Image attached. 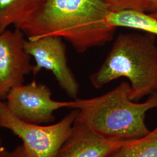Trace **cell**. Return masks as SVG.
<instances>
[{"label": "cell", "mask_w": 157, "mask_h": 157, "mask_svg": "<svg viewBox=\"0 0 157 157\" xmlns=\"http://www.w3.org/2000/svg\"><path fill=\"white\" fill-rule=\"evenodd\" d=\"M78 110L72 109L56 124L42 125L23 121L9 111L0 100V128L10 130L22 141L29 157H56L71 136Z\"/></svg>", "instance_id": "cell-4"}, {"label": "cell", "mask_w": 157, "mask_h": 157, "mask_svg": "<svg viewBox=\"0 0 157 157\" xmlns=\"http://www.w3.org/2000/svg\"><path fill=\"white\" fill-rule=\"evenodd\" d=\"M6 151V150L4 148V147L2 146V142H1L0 143V157H4Z\"/></svg>", "instance_id": "cell-15"}, {"label": "cell", "mask_w": 157, "mask_h": 157, "mask_svg": "<svg viewBox=\"0 0 157 157\" xmlns=\"http://www.w3.org/2000/svg\"><path fill=\"white\" fill-rule=\"evenodd\" d=\"M109 12L100 0H39L17 29L28 40L61 37L83 53L112 40L116 28L107 22Z\"/></svg>", "instance_id": "cell-1"}, {"label": "cell", "mask_w": 157, "mask_h": 157, "mask_svg": "<svg viewBox=\"0 0 157 157\" xmlns=\"http://www.w3.org/2000/svg\"><path fill=\"white\" fill-rule=\"evenodd\" d=\"M62 39L50 36L37 39H26L25 49L35 61L32 72L34 76L43 69L50 71L67 94L75 100L78 98L79 86L68 65L67 49Z\"/></svg>", "instance_id": "cell-6"}, {"label": "cell", "mask_w": 157, "mask_h": 157, "mask_svg": "<svg viewBox=\"0 0 157 157\" xmlns=\"http://www.w3.org/2000/svg\"><path fill=\"white\" fill-rule=\"evenodd\" d=\"M107 20L110 25L116 28L133 29L157 36V17L152 14L132 10L110 12Z\"/></svg>", "instance_id": "cell-9"}, {"label": "cell", "mask_w": 157, "mask_h": 157, "mask_svg": "<svg viewBox=\"0 0 157 157\" xmlns=\"http://www.w3.org/2000/svg\"><path fill=\"white\" fill-rule=\"evenodd\" d=\"M121 78L129 80L130 97L140 100L157 91V44L152 34L121 33L100 68L90 76L99 89Z\"/></svg>", "instance_id": "cell-3"}, {"label": "cell", "mask_w": 157, "mask_h": 157, "mask_svg": "<svg viewBox=\"0 0 157 157\" xmlns=\"http://www.w3.org/2000/svg\"><path fill=\"white\" fill-rule=\"evenodd\" d=\"M130 91L129 82H122L99 97L75 99L72 109L78 110L76 121L109 140H132L144 137L150 132L145 118L148 111L157 108V91L141 103L132 101Z\"/></svg>", "instance_id": "cell-2"}, {"label": "cell", "mask_w": 157, "mask_h": 157, "mask_svg": "<svg viewBox=\"0 0 157 157\" xmlns=\"http://www.w3.org/2000/svg\"><path fill=\"white\" fill-rule=\"evenodd\" d=\"M149 2L152 10L157 13V0H149Z\"/></svg>", "instance_id": "cell-14"}, {"label": "cell", "mask_w": 157, "mask_h": 157, "mask_svg": "<svg viewBox=\"0 0 157 157\" xmlns=\"http://www.w3.org/2000/svg\"><path fill=\"white\" fill-rule=\"evenodd\" d=\"M109 157H157V126L144 137L130 141Z\"/></svg>", "instance_id": "cell-11"}, {"label": "cell", "mask_w": 157, "mask_h": 157, "mask_svg": "<svg viewBox=\"0 0 157 157\" xmlns=\"http://www.w3.org/2000/svg\"><path fill=\"white\" fill-rule=\"evenodd\" d=\"M6 105L17 118L31 124H48L54 120V112L72 108L73 101H58L52 98L50 88L45 84L33 82L17 85L6 97Z\"/></svg>", "instance_id": "cell-5"}, {"label": "cell", "mask_w": 157, "mask_h": 157, "mask_svg": "<svg viewBox=\"0 0 157 157\" xmlns=\"http://www.w3.org/2000/svg\"><path fill=\"white\" fill-rule=\"evenodd\" d=\"M1 142H2V141H1V137H0V143H1Z\"/></svg>", "instance_id": "cell-16"}, {"label": "cell", "mask_w": 157, "mask_h": 157, "mask_svg": "<svg viewBox=\"0 0 157 157\" xmlns=\"http://www.w3.org/2000/svg\"><path fill=\"white\" fill-rule=\"evenodd\" d=\"M112 12L132 10L145 12L157 17V13L152 10L149 0H100Z\"/></svg>", "instance_id": "cell-12"}, {"label": "cell", "mask_w": 157, "mask_h": 157, "mask_svg": "<svg viewBox=\"0 0 157 157\" xmlns=\"http://www.w3.org/2000/svg\"><path fill=\"white\" fill-rule=\"evenodd\" d=\"M25 34L18 29L0 34V100L6 98L12 88L23 84L32 72L31 56L25 49Z\"/></svg>", "instance_id": "cell-7"}, {"label": "cell", "mask_w": 157, "mask_h": 157, "mask_svg": "<svg viewBox=\"0 0 157 157\" xmlns=\"http://www.w3.org/2000/svg\"><path fill=\"white\" fill-rule=\"evenodd\" d=\"M39 0H0V34L13 25L17 28Z\"/></svg>", "instance_id": "cell-10"}, {"label": "cell", "mask_w": 157, "mask_h": 157, "mask_svg": "<svg viewBox=\"0 0 157 157\" xmlns=\"http://www.w3.org/2000/svg\"><path fill=\"white\" fill-rule=\"evenodd\" d=\"M4 157H29L25 151L23 146L21 144L17 146L12 151H7Z\"/></svg>", "instance_id": "cell-13"}, {"label": "cell", "mask_w": 157, "mask_h": 157, "mask_svg": "<svg viewBox=\"0 0 157 157\" xmlns=\"http://www.w3.org/2000/svg\"><path fill=\"white\" fill-rule=\"evenodd\" d=\"M130 141L104 138L75 120L71 135L56 157H109Z\"/></svg>", "instance_id": "cell-8"}]
</instances>
